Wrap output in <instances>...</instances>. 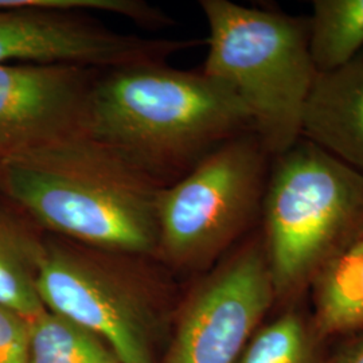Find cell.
Masks as SVG:
<instances>
[{
    "mask_svg": "<svg viewBox=\"0 0 363 363\" xmlns=\"http://www.w3.org/2000/svg\"><path fill=\"white\" fill-rule=\"evenodd\" d=\"M0 186L39 225L82 245L118 255L157 247L151 172L84 130L0 162Z\"/></svg>",
    "mask_w": 363,
    "mask_h": 363,
    "instance_id": "1",
    "label": "cell"
},
{
    "mask_svg": "<svg viewBox=\"0 0 363 363\" xmlns=\"http://www.w3.org/2000/svg\"><path fill=\"white\" fill-rule=\"evenodd\" d=\"M84 130L150 172L198 163L220 144L255 132L247 106L226 84L203 70L157 64L115 69L94 84Z\"/></svg>",
    "mask_w": 363,
    "mask_h": 363,
    "instance_id": "2",
    "label": "cell"
},
{
    "mask_svg": "<svg viewBox=\"0 0 363 363\" xmlns=\"http://www.w3.org/2000/svg\"><path fill=\"white\" fill-rule=\"evenodd\" d=\"M208 25L203 72L226 84L247 106L253 130L269 154L301 138L303 111L318 70L308 18L202 0Z\"/></svg>",
    "mask_w": 363,
    "mask_h": 363,
    "instance_id": "3",
    "label": "cell"
},
{
    "mask_svg": "<svg viewBox=\"0 0 363 363\" xmlns=\"http://www.w3.org/2000/svg\"><path fill=\"white\" fill-rule=\"evenodd\" d=\"M261 220L276 303H295L362 228L363 175L300 138L273 157Z\"/></svg>",
    "mask_w": 363,
    "mask_h": 363,
    "instance_id": "4",
    "label": "cell"
},
{
    "mask_svg": "<svg viewBox=\"0 0 363 363\" xmlns=\"http://www.w3.org/2000/svg\"><path fill=\"white\" fill-rule=\"evenodd\" d=\"M273 156L256 132L220 144L156 199L157 247L177 267L203 269L261 218Z\"/></svg>",
    "mask_w": 363,
    "mask_h": 363,
    "instance_id": "5",
    "label": "cell"
},
{
    "mask_svg": "<svg viewBox=\"0 0 363 363\" xmlns=\"http://www.w3.org/2000/svg\"><path fill=\"white\" fill-rule=\"evenodd\" d=\"M35 286L48 311L93 333L121 363H154L148 295L113 264L73 247H40Z\"/></svg>",
    "mask_w": 363,
    "mask_h": 363,
    "instance_id": "6",
    "label": "cell"
},
{
    "mask_svg": "<svg viewBox=\"0 0 363 363\" xmlns=\"http://www.w3.org/2000/svg\"><path fill=\"white\" fill-rule=\"evenodd\" d=\"M274 303L272 271L259 233L195 289L182 313L167 363L240 362Z\"/></svg>",
    "mask_w": 363,
    "mask_h": 363,
    "instance_id": "7",
    "label": "cell"
},
{
    "mask_svg": "<svg viewBox=\"0 0 363 363\" xmlns=\"http://www.w3.org/2000/svg\"><path fill=\"white\" fill-rule=\"evenodd\" d=\"M201 45L199 40L144 39L118 34L77 13L33 9L0 10V65L111 67L156 64L155 60Z\"/></svg>",
    "mask_w": 363,
    "mask_h": 363,
    "instance_id": "8",
    "label": "cell"
},
{
    "mask_svg": "<svg viewBox=\"0 0 363 363\" xmlns=\"http://www.w3.org/2000/svg\"><path fill=\"white\" fill-rule=\"evenodd\" d=\"M91 86L85 67L0 65V162L82 132Z\"/></svg>",
    "mask_w": 363,
    "mask_h": 363,
    "instance_id": "9",
    "label": "cell"
},
{
    "mask_svg": "<svg viewBox=\"0 0 363 363\" xmlns=\"http://www.w3.org/2000/svg\"><path fill=\"white\" fill-rule=\"evenodd\" d=\"M301 138L363 175V49L318 73L301 118Z\"/></svg>",
    "mask_w": 363,
    "mask_h": 363,
    "instance_id": "10",
    "label": "cell"
},
{
    "mask_svg": "<svg viewBox=\"0 0 363 363\" xmlns=\"http://www.w3.org/2000/svg\"><path fill=\"white\" fill-rule=\"evenodd\" d=\"M312 327L319 337L363 325V226L325 261L311 283Z\"/></svg>",
    "mask_w": 363,
    "mask_h": 363,
    "instance_id": "11",
    "label": "cell"
},
{
    "mask_svg": "<svg viewBox=\"0 0 363 363\" xmlns=\"http://www.w3.org/2000/svg\"><path fill=\"white\" fill-rule=\"evenodd\" d=\"M310 50L318 73L347 64L363 49V0H315Z\"/></svg>",
    "mask_w": 363,
    "mask_h": 363,
    "instance_id": "12",
    "label": "cell"
},
{
    "mask_svg": "<svg viewBox=\"0 0 363 363\" xmlns=\"http://www.w3.org/2000/svg\"><path fill=\"white\" fill-rule=\"evenodd\" d=\"M40 247L0 213V307L27 320L46 311L35 286Z\"/></svg>",
    "mask_w": 363,
    "mask_h": 363,
    "instance_id": "13",
    "label": "cell"
},
{
    "mask_svg": "<svg viewBox=\"0 0 363 363\" xmlns=\"http://www.w3.org/2000/svg\"><path fill=\"white\" fill-rule=\"evenodd\" d=\"M28 363H121L103 339L52 313L30 320Z\"/></svg>",
    "mask_w": 363,
    "mask_h": 363,
    "instance_id": "14",
    "label": "cell"
},
{
    "mask_svg": "<svg viewBox=\"0 0 363 363\" xmlns=\"http://www.w3.org/2000/svg\"><path fill=\"white\" fill-rule=\"evenodd\" d=\"M319 340L310 320L291 308L253 335L240 363H320Z\"/></svg>",
    "mask_w": 363,
    "mask_h": 363,
    "instance_id": "15",
    "label": "cell"
},
{
    "mask_svg": "<svg viewBox=\"0 0 363 363\" xmlns=\"http://www.w3.org/2000/svg\"><path fill=\"white\" fill-rule=\"evenodd\" d=\"M33 9L55 13H108L130 18L136 22L157 23L164 18L138 0H0V10Z\"/></svg>",
    "mask_w": 363,
    "mask_h": 363,
    "instance_id": "16",
    "label": "cell"
},
{
    "mask_svg": "<svg viewBox=\"0 0 363 363\" xmlns=\"http://www.w3.org/2000/svg\"><path fill=\"white\" fill-rule=\"evenodd\" d=\"M30 320L0 307V363H28Z\"/></svg>",
    "mask_w": 363,
    "mask_h": 363,
    "instance_id": "17",
    "label": "cell"
},
{
    "mask_svg": "<svg viewBox=\"0 0 363 363\" xmlns=\"http://www.w3.org/2000/svg\"><path fill=\"white\" fill-rule=\"evenodd\" d=\"M337 363H363V337L345 351Z\"/></svg>",
    "mask_w": 363,
    "mask_h": 363,
    "instance_id": "18",
    "label": "cell"
}]
</instances>
